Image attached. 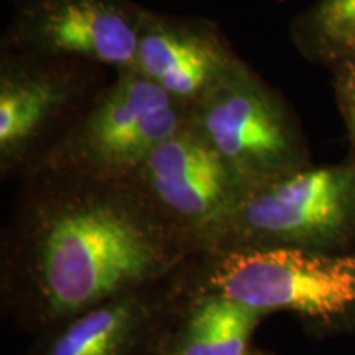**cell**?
Returning a JSON list of instances; mask_svg holds the SVG:
<instances>
[{"label": "cell", "mask_w": 355, "mask_h": 355, "mask_svg": "<svg viewBox=\"0 0 355 355\" xmlns=\"http://www.w3.org/2000/svg\"><path fill=\"white\" fill-rule=\"evenodd\" d=\"M20 183L0 237V300L33 337L166 282L196 257L128 181L44 171Z\"/></svg>", "instance_id": "6da1fadb"}, {"label": "cell", "mask_w": 355, "mask_h": 355, "mask_svg": "<svg viewBox=\"0 0 355 355\" xmlns=\"http://www.w3.org/2000/svg\"><path fill=\"white\" fill-rule=\"evenodd\" d=\"M186 285L261 311L288 313L313 337L355 334V248L340 254L266 248L193 257Z\"/></svg>", "instance_id": "7a4b0ae2"}, {"label": "cell", "mask_w": 355, "mask_h": 355, "mask_svg": "<svg viewBox=\"0 0 355 355\" xmlns=\"http://www.w3.org/2000/svg\"><path fill=\"white\" fill-rule=\"evenodd\" d=\"M355 248V158L309 165L243 196L212 252ZM209 254V252H207Z\"/></svg>", "instance_id": "3957f363"}, {"label": "cell", "mask_w": 355, "mask_h": 355, "mask_svg": "<svg viewBox=\"0 0 355 355\" xmlns=\"http://www.w3.org/2000/svg\"><path fill=\"white\" fill-rule=\"evenodd\" d=\"M87 61L0 50V176L24 180L83 121L110 79Z\"/></svg>", "instance_id": "277c9868"}, {"label": "cell", "mask_w": 355, "mask_h": 355, "mask_svg": "<svg viewBox=\"0 0 355 355\" xmlns=\"http://www.w3.org/2000/svg\"><path fill=\"white\" fill-rule=\"evenodd\" d=\"M188 122L248 191L313 165L295 109L245 61L189 110Z\"/></svg>", "instance_id": "5b68a950"}, {"label": "cell", "mask_w": 355, "mask_h": 355, "mask_svg": "<svg viewBox=\"0 0 355 355\" xmlns=\"http://www.w3.org/2000/svg\"><path fill=\"white\" fill-rule=\"evenodd\" d=\"M188 121L189 109L135 68L115 71L83 121L42 159L32 175L66 171L127 181Z\"/></svg>", "instance_id": "8992f818"}, {"label": "cell", "mask_w": 355, "mask_h": 355, "mask_svg": "<svg viewBox=\"0 0 355 355\" xmlns=\"http://www.w3.org/2000/svg\"><path fill=\"white\" fill-rule=\"evenodd\" d=\"M196 255L212 252L248 188L189 122L128 178Z\"/></svg>", "instance_id": "52a82bcc"}, {"label": "cell", "mask_w": 355, "mask_h": 355, "mask_svg": "<svg viewBox=\"0 0 355 355\" xmlns=\"http://www.w3.org/2000/svg\"><path fill=\"white\" fill-rule=\"evenodd\" d=\"M144 10L133 0H15L0 50L132 69Z\"/></svg>", "instance_id": "ba28073f"}, {"label": "cell", "mask_w": 355, "mask_h": 355, "mask_svg": "<svg viewBox=\"0 0 355 355\" xmlns=\"http://www.w3.org/2000/svg\"><path fill=\"white\" fill-rule=\"evenodd\" d=\"M242 63L216 21L144 10L135 69L189 110Z\"/></svg>", "instance_id": "9c48e42d"}, {"label": "cell", "mask_w": 355, "mask_h": 355, "mask_svg": "<svg viewBox=\"0 0 355 355\" xmlns=\"http://www.w3.org/2000/svg\"><path fill=\"white\" fill-rule=\"evenodd\" d=\"M181 270L35 336L26 355H155L180 301Z\"/></svg>", "instance_id": "30bf717a"}, {"label": "cell", "mask_w": 355, "mask_h": 355, "mask_svg": "<svg viewBox=\"0 0 355 355\" xmlns=\"http://www.w3.org/2000/svg\"><path fill=\"white\" fill-rule=\"evenodd\" d=\"M266 318L234 300L193 290L181 270L180 301L155 355H248Z\"/></svg>", "instance_id": "8fae6325"}, {"label": "cell", "mask_w": 355, "mask_h": 355, "mask_svg": "<svg viewBox=\"0 0 355 355\" xmlns=\"http://www.w3.org/2000/svg\"><path fill=\"white\" fill-rule=\"evenodd\" d=\"M291 40L308 61L331 68L355 53V0H316L295 17Z\"/></svg>", "instance_id": "7c38bea8"}, {"label": "cell", "mask_w": 355, "mask_h": 355, "mask_svg": "<svg viewBox=\"0 0 355 355\" xmlns=\"http://www.w3.org/2000/svg\"><path fill=\"white\" fill-rule=\"evenodd\" d=\"M336 104L344 121L349 155L355 158V53L331 66Z\"/></svg>", "instance_id": "4fadbf2b"}, {"label": "cell", "mask_w": 355, "mask_h": 355, "mask_svg": "<svg viewBox=\"0 0 355 355\" xmlns=\"http://www.w3.org/2000/svg\"><path fill=\"white\" fill-rule=\"evenodd\" d=\"M248 355H273V354H270V352H265V350H261V349H257V347H254L250 350V352H248Z\"/></svg>", "instance_id": "5bb4252c"}]
</instances>
